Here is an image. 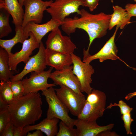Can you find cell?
Listing matches in <instances>:
<instances>
[{"instance_id":"obj_32","label":"cell","mask_w":136,"mask_h":136,"mask_svg":"<svg viewBox=\"0 0 136 136\" xmlns=\"http://www.w3.org/2000/svg\"><path fill=\"white\" fill-rule=\"evenodd\" d=\"M99 0H85L84 6L88 7L90 11H93L99 5Z\"/></svg>"},{"instance_id":"obj_18","label":"cell","mask_w":136,"mask_h":136,"mask_svg":"<svg viewBox=\"0 0 136 136\" xmlns=\"http://www.w3.org/2000/svg\"><path fill=\"white\" fill-rule=\"evenodd\" d=\"M18 0H0V9L7 11L11 16L15 27L22 26L24 10Z\"/></svg>"},{"instance_id":"obj_28","label":"cell","mask_w":136,"mask_h":136,"mask_svg":"<svg viewBox=\"0 0 136 136\" xmlns=\"http://www.w3.org/2000/svg\"><path fill=\"white\" fill-rule=\"evenodd\" d=\"M116 106H118L119 107L120 113L122 115L129 112H131L133 109V108L130 107L125 102L122 100H120L118 104L115 103L113 104L111 103L109 105L107 106L106 109H111L113 107Z\"/></svg>"},{"instance_id":"obj_5","label":"cell","mask_w":136,"mask_h":136,"mask_svg":"<svg viewBox=\"0 0 136 136\" xmlns=\"http://www.w3.org/2000/svg\"><path fill=\"white\" fill-rule=\"evenodd\" d=\"M85 0H55L47 8L46 11L52 18L61 22L70 14L76 13L79 15L80 6H84Z\"/></svg>"},{"instance_id":"obj_7","label":"cell","mask_w":136,"mask_h":136,"mask_svg":"<svg viewBox=\"0 0 136 136\" xmlns=\"http://www.w3.org/2000/svg\"><path fill=\"white\" fill-rule=\"evenodd\" d=\"M71 55L72 60L73 72L80 82L81 91L88 95L93 89L90 84L92 81L91 75L94 72V69L90 63L83 62L80 57L73 53Z\"/></svg>"},{"instance_id":"obj_17","label":"cell","mask_w":136,"mask_h":136,"mask_svg":"<svg viewBox=\"0 0 136 136\" xmlns=\"http://www.w3.org/2000/svg\"><path fill=\"white\" fill-rule=\"evenodd\" d=\"M47 65L60 70L73 64L71 54L46 48Z\"/></svg>"},{"instance_id":"obj_8","label":"cell","mask_w":136,"mask_h":136,"mask_svg":"<svg viewBox=\"0 0 136 136\" xmlns=\"http://www.w3.org/2000/svg\"><path fill=\"white\" fill-rule=\"evenodd\" d=\"M53 2V0L44 1L42 0H25L23 5L25 11L22 24L23 27L28 23L33 22L37 24L42 21L44 11L46 10Z\"/></svg>"},{"instance_id":"obj_15","label":"cell","mask_w":136,"mask_h":136,"mask_svg":"<svg viewBox=\"0 0 136 136\" xmlns=\"http://www.w3.org/2000/svg\"><path fill=\"white\" fill-rule=\"evenodd\" d=\"M62 24L59 20L51 19L47 22L39 24L33 22L28 23L23 28L25 34L28 37L29 33H32L38 42L40 44L43 37L50 31L58 28Z\"/></svg>"},{"instance_id":"obj_22","label":"cell","mask_w":136,"mask_h":136,"mask_svg":"<svg viewBox=\"0 0 136 136\" xmlns=\"http://www.w3.org/2000/svg\"><path fill=\"white\" fill-rule=\"evenodd\" d=\"M9 56L7 52L3 48H0V80L8 81L13 76L9 65Z\"/></svg>"},{"instance_id":"obj_14","label":"cell","mask_w":136,"mask_h":136,"mask_svg":"<svg viewBox=\"0 0 136 136\" xmlns=\"http://www.w3.org/2000/svg\"><path fill=\"white\" fill-rule=\"evenodd\" d=\"M119 28L118 26H116L112 36L97 53L93 55H90L89 53L87 54L83 53V61L90 63L92 61L97 59H99L100 62L108 59L114 60L117 59L123 61L117 56L118 50L114 41L116 35Z\"/></svg>"},{"instance_id":"obj_10","label":"cell","mask_w":136,"mask_h":136,"mask_svg":"<svg viewBox=\"0 0 136 136\" xmlns=\"http://www.w3.org/2000/svg\"><path fill=\"white\" fill-rule=\"evenodd\" d=\"M38 52L30 57L23 70L19 73L13 75L10 79L11 81L21 80L28 73L32 72L38 73L43 72L47 66L46 48L41 41Z\"/></svg>"},{"instance_id":"obj_31","label":"cell","mask_w":136,"mask_h":136,"mask_svg":"<svg viewBox=\"0 0 136 136\" xmlns=\"http://www.w3.org/2000/svg\"><path fill=\"white\" fill-rule=\"evenodd\" d=\"M134 0L136 2V0ZM125 9L131 17H136V4L128 3L125 6Z\"/></svg>"},{"instance_id":"obj_4","label":"cell","mask_w":136,"mask_h":136,"mask_svg":"<svg viewBox=\"0 0 136 136\" xmlns=\"http://www.w3.org/2000/svg\"><path fill=\"white\" fill-rule=\"evenodd\" d=\"M88 95L77 119L89 121L96 120L103 115L105 109L106 95L104 92L94 89Z\"/></svg>"},{"instance_id":"obj_11","label":"cell","mask_w":136,"mask_h":136,"mask_svg":"<svg viewBox=\"0 0 136 136\" xmlns=\"http://www.w3.org/2000/svg\"><path fill=\"white\" fill-rule=\"evenodd\" d=\"M46 45L47 49L70 54L77 48L69 37L62 35L59 27L49 34Z\"/></svg>"},{"instance_id":"obj_23","label":"cell","mask_w":136,"mask_h":136,"mask_svg":"<svg viewBox=\"0 0 136 136\" xmlns=\"http://www.w3.org/2000/svg\"><path fill=\"white\" fill-rule=\"evenodd\" d=\"M0 38L7 36L12 32L9 22L10 14L5 9H0Z\"/></svg>"},{"instance_id":"obj_27","label":"cell","mask_w":136,"mask_h":136,"mask_svg":"<svg viewBox=\"0 0 136 136\" xmlns=\"http://www.w3.org/2000/svg\"><path fill=\"white\" fill-rule=\"evenodd\" d=\"M11 121L8 108L0 111V133Z\"/></svg>"},{"instance_id":"obj_20","label":"cell","mask_w":136,"mask_h":136,"mask_svg":"<svg viewBox=\"0 0 136 136\" xmlns=\"http://www.w3.org/2000/svg\"><path fill=\"white\" fill-rule=\"evenodd\" d=\"M113 12L111 14L109 29L111 30L115 26L122 29L130 23L131 17L125 9L118 5L113 6Z\"/></svg>"},{"instance_id":"obj_9","label":"cell","mask_w":136,"mask_h":136,"mask_svg":"<svg viewBox=\"0 0 136 136\" xmlns=\"http://www.w3.org/2000/svg\"><path fill=\"white\" fill-rule=\"evenodd\" d=\"M53 68L50 67L47 71L38 73L32 72L29 78H26L22 80L24 87L23 95L37 93L39 91L56 86V85L54 83L49 84L47 82Z\"/></svg>"},{"instance_id":"obj_19","label":"cell","mask_w":136,"mask_h":136,"mask_svg":"<svg viewBox=\"0 0 136 136\" xmlns=\"http://www.w3.org/2000/svg\"><path fill=\"white\" fill-rule=\"evenodd\" d=\"M60 119L54 118L43 119L39 123L35 125L25 126L24 130L28 132L35 130H40L47 136H56L58 132L57 124Z\"/></svg>"},{"instance_id":"obj_35","label":"cell","mask_w":136,"mask_h":136,"mask_svg":"<svg viewBox=\"0 0 136 136\" xmlns=\"http://www.w3.org/2000/svg\"><path fill=\"white\" fill-rule=\"evenodd\" d=\"M8 104L4 101L0 97V111L8 109Z\"/></svg>"},{"instance_id":"obj_26","label":"cell","mask_w":136,"mask_h":136,"mask_svg":"<svg viewBox=\"0 0 136 136\" xmlns=\"http://www.w3.org/2000/svg\"><path fill=\"white\" fill-rule=\"evenodd\" d=\"M10 83L14 98L18 97L23 95L24 87L22 80L10 81Z\"/></svg>"},{"instance_id":"obj_36","label":"cell","mask_w":136,"mask_h":136,"mask_svg":"<svg viewBox=\"0 0 136 136\" xmlns=\"http://www.w3.org/2000/svg\"><path fill=\"white\" fill-rule=\"evenodd\" d=\"M27 136H43V132L40 130H37L32 133L28 132Z\"/></svg>"},{"instance_id":"obj_24","label":"cell","mask_w":136,"mask_h":136,"mask_svg":"<svg viewBox=\"0 0 136 136\" xmlns=\"http://www.w3.org/2000/svg\"><path fill=\"white\" fill-rule=\"evenodd\" d=\"M0 97L8 104L13 99V95L11 88L10 81L1 80Z\"/></svg>"},{"instance_id":"obj_37","label":"cell","mask_w":136,"mask_h":136,"mask_svg":"<svg viewBox=\"0 0 136 136\" xmlns=\"http://www.w3.org/2000/svg\"><path fill=\"white\" fill-rule=\"evenodd\" d=\"M135 96H136V91L128 94L126 96L125 98L126 100L128 101Z\"/></svg>"},{"instance_id":"obj_3","label":"cell","mask_w":136,"mask_h":136,"mask_svg":"<svg viewBox=\"0 0 136 136\" xmlns=\"http://www.w3.org/2000/svg\"><path fill=\"white\" fill-rule=\"evenodd\" d=\"M42 91V94L45 96L48 105L46 118H58L73 128L75 119L69 116V110L57 97L55 89L51 87Z\"/></svg>"},{"instance_id":"obj_12","label":"cell","mask_w":136,"mask_h":136,"mask_svg":"<svg viewBox=\"0 0 136 136\" xmlns=\"http://www.w3.org/2000/svg\"><path fill=\"white\" fill-rule=\"evenodd\" d=\"M29 38L26 40L22 44L21 50L14 54L11 53L9 55V65L11 71H16L19 63L23 62L26 64L32 54L33 51L39 48L40 45L33 34L29 33Z\"/></svg>"},{"instance_id":"obj_2","label":"cell","mask_w":136,"mask_h":136,"mask_svg":"<svg viewBox=\"0 0 136 136\" xmlns=\"http://www.w3.org/2000/svg\"><path fill=\"white\" fill-rule=\"evenodd\" d=\"M42 99L39 93H31L14 98L8 110L14 126L24 128L33 124L42 114Z\"/></svg>"},{"instance_id":"obj_6","label":"cell","mask_w":136,"mask_h":136,"mask_svg":"<svg viewBox=\"0 0 136 136\" xmlns=\"http://www.w3.org/2000/svg\"><path fill=\"white\" fill-rule=\"evenodd\" d=\"M59 88L55 89L56 94L71 114L77 117L84 106L86 98L66 86L62 85Z\"/></svg>"},{"instance_id":"obj_30","label":"cell","mask_w":136,"mask_h":136,"mask_svg":"<svg viewBox=\"0 0 136 136\" xmlns=\"http://www.w3.org/2000/svg\"><path fill=\"white\" fill-rule=\"evenodd\" d=\"M14 125L11 121L0 133V136H13V130Z\"/></svg>"},{"instance_id":"obj_33","label":"cell","mask_w":136,"mask_h":136,"mask_svg":"<svg viewBox=\"0 0 136 136\" xmlns=\"http://www.w3.org/2000/svg\"><path fill=\"white\" fill-rule=\"evenodd\" d=\"M27 133L24 128L16 127L14 126L13 127V136H27Z\"/></svg>"},{"instance_id":"obj_39","label":"cell","mask_w":136,"mask_h":136,"mask_svg":"<svg viewBox=\"0 0 136 136\" xmlns=\"http://www.w3.org/2000/svg\"></svg>"},{"instance_id":"obj_29","label":"cell","mask_w":136,"mask_h":136,"mask_svg":"<svg viewBox=\"0 0 136 136\" xmlns=\"http://www.w3.org/2000/svg\"><path fill=\"white\" fill-rule=\"evenodd\" d=\"M121 118L124 122V127L127 135L132 134L130 126L132 122L134 120L131 118L130 112H129L122 115Z\"/></svg>"},{"instance_id":"obj_21","label":"cell","mask_w":136,"mask_h":136,"mask_svg":"<svg viewBox=\"0 0 136 136\" xmlns=\"http://www.w3.org/2000/svg\"><path fill=\"white\" fill-rule=\"evenodd\" d=\"M15 34L14 37L8 40L0 39V46L4 49L8 53L9 55L12 53L13 47L18 43L22 44L24 41L28 37L24 33L22 26L15 27Z\"/></svg>"},{"instance_id":"obj_38","label":"cell","mask_w":136,"mask_h":136,"mask_svg":"<svg viewBox=\"0 0 136 136\" xmlns=\"http://www.w3.org/2000/svg\"><path fill=\"white\" fill-rule=\"evenodd\" d=\"M25 0H18L19 3L22 6H23V4Z\"/></svg>"},{"instance_id":"obj_16","label":"cell","mask_w":136,"mask_h":136,"mask_svg":"<svg viewBox=\"0 0 136 136\" xmlns=\"http://www.w3.org/2000/svg\"><path fill=\"white\" fill-rule=\"evenodd\" d=\"M96 121L75 119L74 125L76 127L77 136H98L103 131L111 130L114 125V124L111 123L105 126H100Z\"/></svg>"},{"instance_id":"obj_25","label":"cell","mask_w":136,"mask_h":136,"mask_svg":"<svg viewBox=\"0 0 136 136\" xmlns=\"http://www.w3.org/2000/svg\"><path fill=\"white\" fill-rule=\"evenodd\" d=\"M59 126L57 136H77L76 129L70 127L63 121L60 122Z\"/></svg>"},{"instance_id":"obj_13","label":"cell","mask_w":136,"mask_h":136,"mask_svg":"<svg viewBox=\"0 0 136 136\" xmlns=\"http://www.w3.org/2000/svg\"><path fill=\"white\" fill-rule=\"evenodd\" d=\"M73 66L65 67L61 70L51 72L49 78L56 85H63L81 95H84L80 90V82L73 71Z\"/></svg>"},{"instance_id":"obj_1","label":"cell","mask_w":136,"mask_h":136,"mask_svg":"<svg viewBox=\"0 0 136 136\" xmlns=\"http://www.w3.org/2000/svg\"><path fill=\"white\" fill-rule=\"evenodd\" d=\"M80 11V18L77 16L73 18H66L62 22L61 27L69 36L75 32L77 28L86 32L89 36V42L87 49L85 51L88 53L94 40L102 37L107 33L111 15L103 12L93 14L84 9H81Z\"/></svg>"},{"instance_id":"obj_34","label":"cell","mask_w":136,"mask_h":136,"mask_svg":"<svg viewBox=\"0 0 136 136\" xmlns=\"http://www.w3.org/2000/svg\"><path fill=\"white\" fill-rule=\"evenodd\" d=\"M111 130H107L100 133L98 136H117L118 135L114 132H111Z\"/></svg>"}]
</instances>
